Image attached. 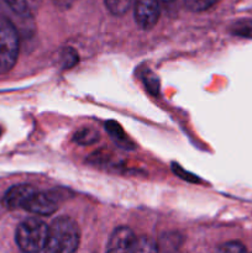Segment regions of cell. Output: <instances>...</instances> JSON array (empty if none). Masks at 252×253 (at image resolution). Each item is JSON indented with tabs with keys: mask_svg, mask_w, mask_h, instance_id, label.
<instances>
[{
	"mask_svg": "<svg viewBox=\"0 0 252 253\" xmlns=\"http://www.w3.org/2000/svg\"><path fill=\"white\" fill-rule=\"evenodd\" d=\"M79 227L71 217L62 216L48 226L44 253H76L79 246Z\"/></svg>",
	"mask_w": 252,
	"mask_h": 253,
	"instance_id": "obj_1",
	"label": "cell"
},
{
	"mask_svg": "<svg viewBox=\"0 0 252 253\" xmlns=\"http://www.w3.org/2000/svg\"><path fill=\"white\" fill-rule=\"evenodd\" d=\"M48 234L46 222L39 219H27L16 230V244L25 253H37L44 249Z\"/></svg>",
	"mask_w": 252,
	"mask_h": 253,
	"instance_id": "obj_2",
	"label": "cell"
},
{
	"mask_svg": "<svg viewBox=\"0 0 252 253\" xmlns=\"http://www.w3.org/2000/svg\"><path fill=\"white\" fill-rule=\"evenodd\" d=\"M19 56V35L10 20L0 17V73H7Z\"/></svg>",
	"mask_w": 252,
	"mask_h": 253,
	"instance_id": "obj_3",
	"label": "cell"
},
{
	"mask_svg": "<svg viewBox=\"0 0 252 253\" xmlns=\"http://www.w3.org/2000/svg\"><path fill=\"white\" fill-rule=\"evenodd\" d=\"M59 195L56 192H36L29 202L26 203L24 209L32 214L51 215L58 209Z\"/></svg>",
	"mask_w": 252,
	"mask_h": 253,
	"instance_id": "obj_4",
	"label": "cell"
},
{
	"mask_svg": "<svg viewBox=\"0 0 252 253\" xmlns=\"http://www.w3.org/2000/svg\"><path fill=\"white\" fill-rule=\"evenodd\" d=\"M160 17V0H135V20L143 30H150Z\"/></svg>",
	"mask_w": 252,
	"mask_h": 253,
	"instance_id": "obj_5",
	"label": "cell"
},
{
	"mask_svg": "<svg viewBox=\"0 0 252 253\" xmlns=\"http://www.w3.org/2000/svg\"><path fill=\"white\" fill-rule=\"evenodd\" d=\"M136 236L128 227H118L109 240L106 253H131Z\"/></svg>",
	"mask_w": 252,
	"mask_h": 253,
	"instance_id": "obj_6",
	"label": "cell"
},
{
	"mask_svg": "<svg viewBox=\"0 0 252 253\" xmlns=\"http://www.w3.org/2000/svg\"><path fill=\"white\" fill-rule=\"evenodd\" d=\"M37 190L34 187L27 184H20L11 187L2 198V204L7 209H24L26 203L29 202L30 198L36 193Z\"/></svg>",
	"mask_w": 252,
	"mask_h": 253,
	"instance_id": "obj_7",
	"label": "cell"
},
{
	"mask_svg": "<svg viewBox=\"0 0 252 253\" xmlns=\"http://www.w3.org/2000/svg\"><path fill=\"white\" fill-rule=\"evenodd\" d=\"M10 7L24 17H31L39 10L41 0H5Z\"/></svg>",
	"mask_w": 252,
	"mask_h": 253,
	"instance_id": "obj_8",
	"label": "cell"
},
{
	"mask_svg": "<svg viewBox=\"0 0 252 253\" xmlns=\"http://www.w3.org/2000/svg\"><path fill=\"white\" fill-rule=\"evenodd\" d=\"M105 128L116 145L120 146V147L123 148H126V150H132V141L127 137L125 131L123 130V127H121L116 121H108V123L105 124Z\"/></svg>",
	"mask_w": 252,
	"mask_h": 253,
	"instance_id": "obj_9",
	"label": "cell"
},
{
	"mask_svg": "<svg viewBox=\"0 0 252 253\" xmlns=\"http://www.w3.org/2000/svg\"><path fill=\"white\" fill-rule=\"evenodd\" d=\"M99 140V133L95 130L89 127L81 128L78 132L74 135V141L79 145H91Z\"/></svg>",
	"mask_w": 252,
	"mask_h": 253,
	"instance_id": "obj_10",
	"label": "cell"
},
{
	"mask_svg": "<svg viewBox=\"0 0 252 253\" xmlns=\"http://www.w3.org/2000/svg\"><path fill=\"white\" fill-rule=\"evenodd\" d=\"M131 253H157V246L148 237H136Z\"/></svg>",
	"mask_w": 252,
	"mask_h": 253,
	"instance_id": "obj_11",
	"label": "cell"
},
{
	"mask_svg": "<svg viewBox=\"0 0 252 253\" xmlns=\"http://www.w3.org/2000/svg\"><path fill=\"white\" fill-rule=\"evenodd\" d=\"M133 0H105L109 11L114 15H124L128 11Z\"/></svg>",
	"mask_w": 252,
	"mask_h": 253,
	"instance_id": "obj_12",
	"label": "cell"
},
{
	"mask_svg": "<svg viewBox=\"0 0 252 253\" xmlns=\"http://www.w3.org/2000/svg\"><path fill=\"white\" fill-rule=\"evenodd\" d=\"M220 0H184L185 6L192 11H204L217 4Z\"/></svg>",
	"mask_w": 252,
	"mask_h": 253,
	"instance_id": "obj_13",
	"label": "cell"
},
{
	"mask_svg": "<svg viewBox=\"0 0 252 253\" xmlns=\"http://www.w3.org/2000/svg\"><path fill=\"white\" fill-rule=\"evenodd\" d=\"M232 34L240 37H245V39H252L251 20H245V21L236 22V24L232 26Z\"/></svg>",
	"mask_w": 252,
	"mask_h": 253,
	"instance_id": "obj_14",
	"label": "cell"
},
{
	"mask_svg": "<svg viewBox=\"0 0 252 253\" xmlns=\"http://www.w3.org/2000/svg\"><path fill=\"white\" fill-rule=\"evenodd\" d=\"M215 253H247V251L241 242L231 241L221 245Z\"/></svg>",
	"mask_w": 252,
	"mask_h": 253,
	"instance_id": "obj_15",
	"label": "cell"
},
{
	"mask_svg": "<svg viewBox=\"0 0 252 253\" xmlns=\"http://www.w3.org/2000/svg\"><path fill=\"white\" fill-rule=\"evenodd\" d=\"M62 61H63L64 68H71L74 64L78 62V54L73 48H64L63 53H62Z\"/></svg>",
	"mask_w": 252,
	"mask_h": 253,
	"instance_id": "obj_16",
	"label": "cell"
},
{
	"mask_svg": "<svg viewBox=\"0 0 252 253\" xmlns=\"http://www.w3.org/2000/svg\"><path fill=\"white\" fill-rule=\"evenodd\" d=\"M172 169H173V172H174L175 174L178 175V177L183 178V179H185V180H187V182H192V183L200 182V180L198 179V178L195 177L194 174H192V173L185 172V170L183 169V168L180 167L179 165H175V163H173V165H172Z\"/></svg>",
	"mask_w": 252,
	"mask_h": 253,
	"instance_id": "obj_17",
	"label": "cell"
},
{
	"mask_svg": "<svg viewBox=\"0 0 252 253\" xmlns=\"http://www.w3.org/2000/svg\"><path fill=\"white\" fill-rule=\"evenodd\" d=\"M145 84L148 90H150V93L157 94L158 90H160V84H158L157 78L153 74L148 73L147 76H145Z\"/></svg>",
	"mask_w": 252,
	"mask_h": 253,
	"instance_id": "obj_18",
	"label": "cell"
},
{
	"mask_svg": "<svg viewBox=\"0 0 252 253\" xmlns=\"http://www.w3.org/2000/svg\"><path fill=\"white\" fill-rule=\"evenodd\" d=\"M57 1H58V4H64V5H67L69 1H71V0H57Z\"/></svg>",
	"mask_w": 252,
	"mask_h": 253,
	"instance_id": "obj_19",
	"label": "cell"
},
{
	"mask_svg": "<svg viewBox=\"0 0 252 253\" xmlns=\"http://www.w3.org/2000/svg\"><path fill=\"white\" fill-rule=\"evenodd\" d=\"M163 1H165V2H172L173 0H163Z\"/></svg>",
	"mask_w": 252,
	"mask_h": 253,
	"instance_id": "obj_20",
	"label": "cell"
},
{
	"mask_svg": "<svg viewBox=\"0 0 252 253\" xmlns=\"http://www.w3.org/2000/svg\"><path fill=\"white\" fill-rule=\"evenodd\" d=\"M1 132H2V130H1V126H0V136H1Z\"/></svg>",
	"mask_w": 252,
	"mask_h": 253,
	"instance_id": "obj_21",
	"label": "cell"
}]
</instances>
